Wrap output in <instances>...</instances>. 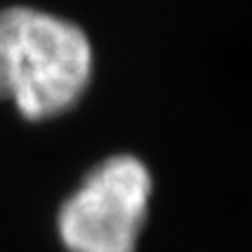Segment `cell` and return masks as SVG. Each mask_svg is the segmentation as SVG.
I'll use <instances>...</instances> for the list:
<instances>
[{"instance_id": "1", "label": "cell", "mask_w": 252, "mask_h": 252, "mask_svg": "<svg viewBox=\"0 0 252 252\" xmlns=\"http://www.w3.org/2000/svg\"><path fill=\"white\" fill-rule=\"evenodd\" d=\"M93 44L84 29L35 7L0 11V104L29 122L64 115L93 78Z\"/></svg>"}, {"instance_id": "2", "label": "cell", "mask_w": 252, "mask_h": 252, "mask_svg": "<svg viewBox=\"0 0 252 252\" xmlns=\"http://www.w3.org/2000/svg\"><path fill=\"white\" fill-rule=\"evenodd\" d=\"M153 201V175L122 153L95 164L62 201L56 228L66 252H137Z\"/></svg>"}]
</instances>
